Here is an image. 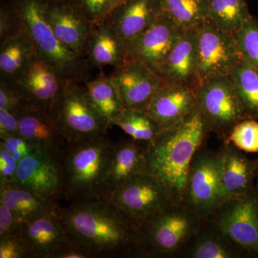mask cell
<instances>
[{"label": "cell", "instance_id": "ac0fdd59", "mask_svg": "<svg viewBox=\"0 0 258 258\" xmlns=\"http://www.w3.org/2000/svg\"><path fill=\"white\" fill-rule=\"evenodd\" d=\"M217 155L220 181L226 201L257 191L254 183L257 177V159H249L240 149L230 144H225Z\"/></svg>", "mask_w": 258, "mask_h": 258}, {"label": "cell", "instance_id": "9a60e30c", "mask_svg": "<svg viewBox=\"0 0 258 258\" xmlns=\"http://www.w3.org/2000/svg\"><path fill=\"white\" fill-rule=\"evenodd\" d=\"M181 32L164 14L128 45L129 58L142 61L158 74Z\"/></svg>", "mask_w": 258, "mask_h": 258}, {"label": "cell", "instance_id": "30bf717a", "mask_svg": "<svg viewBox=\"0 0 258 258\" xmlns=\"http://www.w3.org/2000/svg\"><path fill=\"white\" fill-rule=\"evenodd\" d=\"M212 216V223L217 228L248 255L258 257L257 190L242 198L227 200Z\"/></svg>", "mask_w": 258, "mask_h": 258}, {"label": "cell", "instance_id": "603a6c76", "mask_svg": "<svg viewBox=\"0 0 258 258\" xmlns=\"http://www.w3.org/2000/svg\"><path fill=\"white\" fill-rule=\"evenodd\" d=\"M19 134L42 150L57 154L66 144L50 112L28 106L18 113Z\"/></svg>", "mask_w": 258, "mask_h": 258}, {"label": "cell", "instance_id": "277c9868", "mask_svg": "<svg viewBox=\"0 0 258 258\" xmlns=\"http://www.w3.org/2000/svg\"><path fill=\"white\" fill-rule=\"evenodd\" d=\"M18 13L23 34L35 53L62 82L86 83L91 68L84 57L62 45L45 18L47 0H8Z\"/></svg>", "mask_w": 258, "mask_h": 258}, {"label": "cell", "instance_id": "60d3db41", "mask_svg": "<svg viewBox=\"0 0 258 258\" xmlns=\"http://www.w3.org/2000/svg\"><path fill=\"white\" fill-rule=\"evenodd\" d=\"M29 254L20 235L0 239V258H28Z\"/></svg>", "mask_w": 258, "mask_h": 258}, {"label": "cell", "instance_id": "f35d334b", "mask_svg": "<svg viewBox=\"0 0 258 258\" xmlns=\"http://www.w3.org/2000/svg\"><path fill=\"white\" fill-rule=\"evenodd\" d=\"M18 161L0 143V184H14Z\"/></svg>", "mask_w": 258, "mask_h": 258}, {"label": "cell", "instance_id": "d590c367", "mask_svg": "<svg viewBox=\"0 0 258 258\" xmlns=\"http://www.w3.org/2000/svg\"><path fill=\"white\" fill-rule=\"evenodd\" d=\"M23 34L21 22L18 13L8 1L0 8V41Z\"/></svg>", "mask_w": 258, "mask_h": 258}, {"label": "cell", "instance_id": "ba28073f", "mask_svg": "<svg viewBox=\"0 0 258 258\" xmlns=\"http://www.w3.org/2000/svg\"><path fill=\"white\" fill-rule=\"evenodd\" d=\"M196 30L198 84L208 80L230 76L242 57L235 35L222 30L208 20Z\"/></svg>", "mask_w": 258, "mask_h": 258}, {"label": "cell", "instance_id": "f1b7e54d", "mask_svg": "<svg viewBox=\"0 0 258 258\" xmlns=\"http://www.w3.org/2000/svg\"><path fill=\"white\" fill-rule=\"evenodd\" d=\"M230 76L246 114L257 119L258 69L242 56Z\"/></svg>", "mask_w": 258, "mask_h": 258}, {"label": "cell", "instance_id": "1f68e13d", "mask_svg": "<svg viewBox=\"0 0 258 258\" xmlns=\"http://www.w3.org/2000/svg\"><path fill=\"white\" fill-rule=\"evenodd\" d=\"M111 125L121 128L131 138L139 142H152L161 129L149 113L143 110L123 108L111 120Z\"/></svg>", "mask_w": 258, "mask_h": 258}, {"label": "cell", "instance_id": "7a4b0ae2", "mask_svg": "<svg viewBox=\"0 0 258 258\" xmlns=\"http://www.w3.org/2000/svg\"><path fill=\"white\" fill-rule=\"evenodd\" d=\"M208 132L196 108L147 143V171L166 188L173 201L184 203L190 166Z\"/></svg>", "mask_w": 258, "mask_h": 258}, {"label": "cell", "instance_id": "7402d4cb", "mask_svg": "<svg viewBox=\"0 0 258 258\" xmlns=\"http://www.w3.org/2000/svg\"><path fill=\"white\" fill-rule=\"evenodd\" d=\"M147 169V142L134 139H121L115 144L108 168L106 184V195L119 187L137 174Z\"/></svg>", "mask_w": 258, "mask_h": 258}, {"label": "cell", "instance_id": "74e56055", "mask_svg": "<svg viewBox=\"0 0 258 258\" xmlns=\"http://www.w3.org/2000/svg\"><path fill=\"white\" fill-rule=\"evenodd\" d=\"M28 106L13 86L0 83V108L19 113Z\"/></svg>", "mask_w": 258, "mask_h": 258}, {"label": "cell", "instance_id": "4fadbf2b", "mask_svg": "<svg viewBox=\"0 0 258 258\" xmlns=\"http://www.w3.org/2000/svg\"><path fill=\"white\" fill-rule=\"evenodd\" d=\"M57 202L62 196V181L57 154L37 149L19 161L15 182Z\"/></svg>", "mask_w": 258, "mask_h": 258}, {"label": "cell", "instance_id": "2e32d148", "mask_svg": "<svg viewBox=\"0 0 258 258\" xmlns=\"http://www.w3.org/2000/svg\"><path fill=\"white\" fill-rule=\"evenodd\" d=\"M64 83L35 53L13 86L29 106L49 111Z\"/></svg>", "mask_w": 258, "mask_h": 258}, {"label": "cell", "instance_id": "d6986e66", "mask_svg": "<svg viewBox=\"0 0 258 258\" xmlns=\"http://www.w3.org/2000/svg\"><path fill=\"white\" fill-rule=\"evenodd\" d=\"M197 90L178 83H164L146 111L161 130L174 126L197 108Z\"/></svg>", "mask_w": 258, "mask_h": 258}, {"label": "cell", "instance_id": "8992f818", "mask_svg": "<svg viewBox=\"0 0 258 258\" xmlns=\"http://www.w3.org/2000/svg\"><path fill=\"white\" fill-rule=\"evenodd\" d=\"M49 112L66 143L82 142L106 135L111 126L93 104L86 88L66 82Z\"/></svg>", "mask_w": 258, "mask_h": 258}, {"label": "cell", "instance_id": "e0dca14e", "mask_svg": "<svg viewBox=\"0 0 258 258\" xmlns=\"http://www.w3.org/2000/svg\"><path fill=\"white\" fill-rule=\"evenodd\" d=\"M162 14L161 0H124L112 10L105 22L128 45Z\"/></svg>", "mask_w": 258, "mask_h": 258}, {"label": "cell", "instance_id": "5b68a950", "mask_svg": "<svg viewBox=\"0 0 258 258\" xmlns=\"http://www.w3.org/2000/svg\"><path fill=\"white\" fill-rule=\"evenodd\" d=\"M204 220L186 203L171 201L139 225L137 257L174 255L197 235Z\"/></svg>", "mask_w": 258, "mask_h": 258}, {"label": "cell", "instance_id": "f6af8a7d", "mask_svg": "<svg viewBox=\"0 0 258 258\" xmlns=\"http://www.w3.org/2000/svg\"><path fill=\"white\" fill-rule=\"evenodd\" d=\"M257 163H258V159H257ZM257 186H256V189L257 190L258 192V166H257Z\"/></svg>", "mask_w": 258, "mask_h": 258}, {"label": "cell", "instance_id": "e575fe53", "mask_svg": "<svg viewBox=\"0 0 258 258\" xmlns=\"http://www.w3.org/2000/svg\"><path fill=\"white\" fill-rule=\"evenodd\" d=\"M88 21L96 25L105 21L113 9V0H67Z\"/></svg>", "mask_w": 258, "mask_h": 258}, {"label": "cell", "instance_id": "7bdbcfd3", "mask_svg": "<svg viewBox=\"0 0 258 258\" xmlns=\"http://www.w3.org/2000/svg\"><path fill=\"white\" fill-rule=\"evenodd\" d=\"M52 258H92L91 254L79 246L68 242L56 251Z\"/></svg>", "mask_w": 258, "mask_h": 258}, {"label": "cell", "instance_id": "f546056e", "mask_svg": "<svg viewBox=\"0 0 258 258\" xmlns=\"http://www.w3.org/2000/svg\"><path fill=\"white\" fill-rule=\"evenodd\" d=\"M208 0H161L163 14L179 30L195 29L206 21Z\"/></svg>", "mask_w": 258, "mask_h": 258}, {"label": "cell", "instance_id": "836d02e7", "mask_svg": "<svg viewBox=\"0 0 258 258\" xmlns=\"http://www.w3.org/2000/svg\"><path fill=\"white\" fill-rule=\"evenodd\" d=\"M235 37L240 55L258 69V18L252 15Z\"/></svg>", "mask_w": 258, "mask_h": 258}, {"label": "cell", "instance_id": "cb8c5ba5", "mask_svg": "<svg viewBox=\"0 0 258 258\" xmlns=\"http://www.w3.org/2000/svg\"><path fill=\"white\" fill-rule=\"evenodd\" d=\"M129 59L128 45L106 22L93 25L86 50V60L91 68L115 69Z\"/></svg>", "mask_w": 258, "mask_h": 258}, {"label": "cell", "instance_id": "52a82bcc", "mask_svg": "<svg viewBox=\"0 0 258 258\" xmlns=\"http://www.w3.org/2000/svg\"><path fill=\"white\" fill-rule=\"evenodd\" d=\"M197 109L209 130L227 139L241 120L248 118L230 76L208 80L197 88Z\"/></svg>", "mask_w": 258, "mask_h": 258}, {"label": "cell", "instance_id": "6da1fadb", "mask_svg": "<svg viewBox=\"0 0 258 258\" xmlns=\"http://www.w3.org/2000/svg\"><path fill=\"white\" fill-rule=\"evenodd\" d=\"M60 218L70 242L91 257H137L139 224L108 199L73 202Z\"/></svg>", "mask_w": 258, "mask_h": 258}, {"label": "cell", "instance_id": "4316f807", "mask_svg": "<svg viewBox=\"0 0 258 258\" xmlns=\"http://www.w3.org/2000/svg\"><path fill=\"white\" fill-rule=\"evenodd\" d=\"M35 54L32 42L23 34L1 42L0 83L13 86Z\"/></svg>", "mask_w": 258, "mask_h": 258}, {"label": "cell", "instance_id": "7c38bea8", "mask_svg": "<svg viewBox=\"0 0 258 258\" xmlns=\"http://www.w3.org/2000/svg\"><path fill=\"white\" fill-rule=\"evenodd\" d=\"M110 78L123 107L143 111L164 83L157 73L137 59L129 58Z\"/></svg>", "mask_w": 258, "mask_h": 258}, {"label": "cell", "instance_id": "44dd1931", "mask_svg": "<svg viewBox=\"0 0 258 258\" xmlns=\"http://www.w3.org/2000/svg\"><path fill=\"white\" fill-rule=\"evenodd\" d=\"M197 30H181L161 67L159 76L164 83H178L197 90L198 81Z\"/></svg>", "mask_w": 258, "mask_h": 258}, {"label": "cell", "instance_id": "83f0119b", "mask_svg": "<svg viewBox=\"0 0 258 258\" xmlns=\"http://www.w3.org/2000/svg\"><path fill=\"white\" fill-rule=\"evenodd\" d=\"M208 3L207 20L234 35L252 16L247 0H208Z\"/></svg>", "mask_w": 258, "mask_h": 258}, {"label": "cell", "instance_id": "ee69618b", "mask_svg": "<svg viewBox=\"0 0 258 258\" xmlns=\"http://www.w3.org/2000/svg\"><path fill=\"white\" fill-rule=\"evenodd\" d=\"M123 1H124V0H113V9H112V10L114 9V8H115V7L117 6V5H119L120 3H121Z\"/></svg>", "mask_w": 258, "mask_h": 258}, {"label": "cell", "instance_id": "4dcf8cb0", "mask_svg": "<svg viewBox=\"0 0 258 258\" xmlns=\"http://www.w3.org/2000/svg\"><path fill=\"white\" fill-rule=\"evenodd\" d=\"M85 85L93 104L111 124L112 118L124 107L110 76L101 72L96 79L86 81Z\"/></svg>", "mask_w": 258, "mask_h": 258}, {"label": "cell", "instance_id": "9c48e42d", "mask_svg": "<svg viewBox=\"0 0 258 258\" xmlns=\"http://www.w3.org/2000/svg\"><path fill=\"white\" fill-rule=\"evenodd\" d=\"M225 201L217 153L198 151L190 166L184 203L202 219L206 220Z\"/></svg>", "mask_w": 258, "mask_h": 258}, {"label": "cell", "instance_id": "8d00e7d4", "mask_svg": "<svg viewBox=\"0 0 258 258\" xmlns=\"http://www.w3.org/2000/svg\"><path fill=\"white\" fill-rule=\"evenodd\" d=\"M0 143L6 147L18 162L39 149L20 134L3 137Z\"/></svg>", "mask_w": 258, "mask_h": 258}, {"label": "cell", "instance_id": "8fae6325", "mask_svg": "<svg viewBox=\"0 0 258 258\" xmlns=\"http://www.w3.org/2000/svg\"><path fill=\"white\" fill-rule=\"evenodd\" d=\"M106 198L139 225L173 201L166 188L147 171L127 180Z\"/></svg>", "mask_w": 258, "mask_h": 258}, {"label": "cell", "instance_id": "484cf974", "mask_svg": "<svg viewBox=\"0 0 258 258\" xmlns=\"http://www.w3.org/2000/svg\"><path fill=\"white\" fill-rule=\"evenodd\" d=\"M186 256L191 258H238L248 255L240 246L212 223L201 229L191 240Z\"/></svg>", "mask_w": 258, "mask_h": 258}, {"label": "cell", "instance_id": "ab89813d", "mask_svg": "<svg viewBox=\"0 0 258 258\" xmlns=\"http://www.w3.org/2000/svg\"><path fill=\"white\" fill-rule=\"evenodd\" d=\"M23 225L17 220L9 209L0 203V239L20 235Z\"/></svg>", "mask_w": 258, "mask_h": 258}, {"label": "cell", "instance_id": "d6a6232c", "mask_svg": "<svg viewBox=\"0 0 258 258\" xmlns=\"http://www.w3.org/2000/svg\"><path fill=\"white\" fill-rule=\"evenodd\" d=\"M225 144H232L242 152L258 153V121L246 118L237 123L225 139Z\"/></svg>", "mask_w": 258, "mask_h": 258}, {"label": "cell", "instance_id": "5bb4252c", "mask_svg": "<svg viewBox=\"0 0 258 258\" xmlns=\"http://www.w3.org/2000/svg\"><path fill=\"white\" fill-rule=\"evenodd\" d=\"M45 18L61 43L86 59L88 42L94 25L67 0H47Z\"/></svg>", "mask_w": 258, "mask_h": 258}, {"label": "cell", "instance_id": "3957f363", "mask_svg": "<svg viewBox=\"0 0 258 258\" xmlns=\"http://www.w3.org/2000/svg\"><path fill=\"white\" fill-rule=\"evenodd\" d=\"M115 144L106 135L66 143L57 154L68 201L105 198L108 168Z\"/></svg>", "mask_w": 258, "mask_h": 258}, {"label": "cell", "instance_id": "b9f144b4", "mask_svg": "<svg viewBox=\"0 0 258 258\" xmlns=\"http://www.w3.org/2000/svg\"><path fill=\"white\" fill-rule=\"evenodd\" d=\"M19 134L18 113L0 108V138Z\"/></svg>", "mask_w": 258, "mask_h": 258}, {"label": "cell", "instance_id": "ffe728a7", "mask_svg": "<svg viewBox=\"0 0 258 258\" xmlns=\"http://www.w3.org/2000/svg\"><path fill=\"white\" fill-rule=\"evenodd\" d=\"M20 237L30 258H52L69 242L60 211L45 214L23 224Z\"/></svg>", "mask_w": 258, "mask_h": 258}, {"label": "cell", "instance_id": "d4e9b609", "mask_svg": "<svg viewBox=\"0 0 258 258\" xmlns=\"http://www.w3.org/2000/svg\"><path fill=\"white\" fill-rule=\"evenodd\" d=\"M0 203L9 209L22 224L61 210L57 202L17 184H0Z\"/></svg>", "mask_w": 258, "mask_h": 258}]
</instances>
